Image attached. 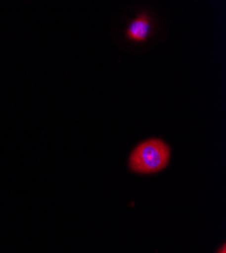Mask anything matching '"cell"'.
<instances>
[{
    "mask_svg": "<svg viewBox=\"0 0 226 253\" xmlns=\"http://www.w3.org/2000/svg\"><path fill=\"white\" fill-rule=\"evenodd\" d=\"M153 30L152 17L148 12H140L128 23L125 30V38L133 43H144Z\"/></svg>",
    "mask_w": 226,
    "mask_h": 253,
    "instance_id": "2",
    "label": "cell"
},
{
    "mask_svg": "<svg viewBox=\"0 0 226 253\" xmlns=\"http://www.w3.org/2000/svg\"><path fill=\"white\" fill-rule=\"evenodd\" d=\"M171 147L161 139L152 138L139 143L128 160L130 170L139 174L157 173L168 167Z\"/></svg>",
    "mask_w": 226,
    "mask_h": 253,
    "instance_id": "1",
    "label": "cell"
},
{
    "mask_svg": "<svg viewBox=\"0 0 226 253\" xmlns=\"http://www.w3.org/2000/svg\"><path fill=\"white\" fill-rule=\"evenodd\" d=\"M217 253H226V245L223 244V245L221 246V248L218 250Z\"/></svg>",
    "mask_w": 226,
    "mask_h": 253,
    "instance_id": "3",
    "label": "cell"
}]
</instances>
